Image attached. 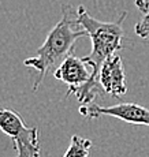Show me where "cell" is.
<instances>
[{
    "mask_svg": "<svg viewBox=\"0 0 149 157\" xmlns=\"http://www.w3.org/2000/svg\"><path fill=\"white\" fill-rule=\"evenodd\" d=\"M77 10L78 21H80L82 28L86 30L88 36L90 38V43H92L90 53L84 57V60L92 68V77L84 86H81L74 93L80 104L86 105L90 104L100 93H104L99 82V71L103 63L109 56L115 55L123 48V22L126 19L127 13L123 11L120 17L112 21V22H101V21L93 18L84 6H80Z\"/></svg>",
    "mask_w": 149,
    "mask_h": 157,
    "instance_id": "6da1fadb",
    "label": "cell"
},
{
    "mask_svg": "<svg viewBox=\"0 0 149 157\" xmlns=\"http://www.w3.org/2000/svg\"><path fill=\"white\" fill-rule=\"evenodd\" d=\"M135 6L141 13L144 14L149 13V0H135Z\"/></svg>",
    "mask_w": 149,
    "mask_h": 157,
    "instance_id": "30bf717a",
    "label": "cell"
},
{
    "mask_svg": "<svg viewBox=\"0 0 149 157\" xmlns=\"http://www.w3.org/2000/svg\"><path fill=\"white\" fill-rule=\"evenodd\" d=\"M99 82L105 94L116 98H122V96L126 94V72H124L122 57L118 53L109 56L103 63L99 71Z\"/></svg>",
    "mask_w": 149,
    "mask_h": 157,
    "instance_id": "5b68a950",
    "label": "cell"
},
{
    "mask_svg": "<svg viewBox=\"0 0 149 157\" xmlns=\"http://www.w3.org/2000/svg\"><path fill=\"white\" fill-rule=\"evenodd\" d=\"M0 130L11 138L14 142H22L32 146H40L38 144V130L27 127L22 117L13 109L0 107Z\"/></svg>",
    "mask_w": 149,
    "mask_h": 157,
    "instance_id": "8992f818",
    "label": "cell"
},
{
    "mask_svg": "<svg viewBox=\"0 0 149 157\" xmlns=\"http://www.w3.org/2000/svg\"><path fill=\"white\" fill-rule=\"evenodd\" d=\"M80 113L88 119H97L101 116L116 117L129 124H141L149 127V109L134 102H122V104L101 107L99 104H86L80 107Z\"/></svg>",
    "mask_w": 149,
    "mask_h": 157,
    "instance_id": "3957f363",
    "label": "cell"
},
{
    "mask_svg": "<svg viewBox=\"0 0 149 157\" xmlns=\"http://www.w3.org/2000/svg\"><path fill=\"white\" fill-rule=\"evenodd\" d=\"M134 32L139 38L149 37V13L145 14L139 22H137V25L134 26Z\"/></svg>",
    "mask_w": 149,
    "mask_h": 157,
    "instance_id": "9c48e42d",
    "label": "cell"
},
{
    "mask_svg": "<svg viewBox=\"0 0 149 157\" xmlns=\"http://www.w3.org/2000/svg\"><path fill=\"white\" fill-rule=\"evenodd\" d=\"M85 36H88V33L78 21V10H74L71 4H63L62 18L49 30L44 44L37 49V55L23 60L26 67H32L37 71L33 90L38 89L48 71L60 66V63L73 52L78 38Z\"/></svg>",
    "mask_w": 149,
    "mask_h": 157,
    "instance_id": "7a4b0ae2",
    "label": "cell"
},
{
    "mask_svg": "<svg viewBox=\"0 0 149 157\" xmlns=\"http://www.w3.org/2000/svg\"><path fill=\"white\" fill-rule=\"evenodd\" d=\"M90 147H92L90 140L82 138L80 135H73L63 157H89Z\"/></svg>",
    "mask_w": 149,
    "mask_h": 157,
    "instance_id": "52a82bcc",
    "label": "cell"
},
{
    "mask_svg": "<svg viewBox=\"0 0 149 157\" xmlns=\"http://www.w3.org/2000/svg\"><path fill=\"white\" fill-rule=\"evenodd\" d=\"M53 75L56 79L67 85L66 97H69L71 94L74 96V93L90 79L92 68L84 60V57H78L74 53H70L60 63V66L55 68Z\"/></svg>",
    "mask_w": 149,
    "mask_h": 157,
    "instance_id": "277c9868",
    "label": "cell"
},
{
    "mask_svg": "<svg viewBox=\"0 0 149 157\" xmlns=\"http://www.w3.org/2000/svg\"><path fill=\"white\" fill-rule=\"evenodd\" d=\"M15 152L18 157H40L41 146H32L22 142H14Z\"/></svg>",
    "mask_w": 149,
    "mask_h": 157,
    "instance_id": "ba28073f",
    "label": "cell"
}]
</instances>
